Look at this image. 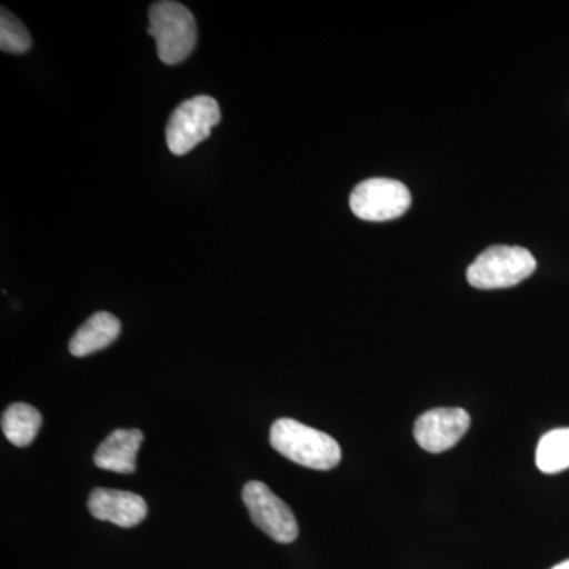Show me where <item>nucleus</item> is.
<instances>
[{
  "mask_svg": "<svg viewBox=\"0 0 569 569\" xmlns=\"http://www.w3.org/2000/svg\"><path fill=\"white\" fill-rule=\"evenodd\" d=\"M269 440L283 458L312 470H331L342 459V451L335 438L295 419L276 421Z\"/></svg>",
  "mask_w": 569,
  "mask_h": 569,
  "instance_id": "1",
  "label": "nucleus"
},
{
  "mask_svg": "<svg viewBox=\"0 0 569 569\" xmlns=\"http://www.w3.org/2000/svg\"><path fill=\"white\" fill-rule=\"evenodd\" d=\"M149 33L156 39L157 54L168 66L186 61L197 44V22L182 3H153L149 10Z\"/></svg>",
  "mask_w": 569,
  "mask_h": 569,
  "instance_id": "2",
  "label": "nucleus"
},
{
  "mask_svg": "<svg viewBox=\"0 0 569 569\" xmlns=\"http://www.w3.org/2000/svg\"><path fill=\"white\" fill-rule=\"evenodd\" d=\"M535 269L537 260L523 247L493 246L470 264L467 280L478 290H500L529 279Z\"/></svg>",
  "mask_w": 569,
  "mask_h": 569,
  "instance_id": "3",
  "label": "nucleus"
},
{
  "mask_svg": "<svg viewBox=\"0 0 569 569\" xmlns=\"http://www.w3.org/2000/svg\"><path fill=\"white\" fill-rule=\"evenodd\" d=\"M220 122V107L209 96H198L176 108L167 127L168 149L174 156H186L211 137L212 127Z\"/></svg>",
  "mask_w": 569,
  "mask_h": 569,
  "instance_id": "4",
  "label": "nucleus"
},
{
  "mask_svg": "<svg viewBox=\"0 0 569 569\" xmlns=\"http://www.w3.org/2000/svg\"><path fill=\"white\" fill-rule=\"evenodd\" d=\"M410 190L395 179L373 178L358 183L350 197V208L356 217L367 222H388L408 211Z\"/></svg>",
  "mask_w": 569,
  "mask_h": 569,
  "instance_id": "5",
  "label": "nucleus"
},
{
  "mask_svg": "<svg viewBox=\"0 0 569 569\" xmlns=\"http://www.w3.org/2000/svg\"><path fill=\"white\" fill-rule=\"evenodd\" d=\"M242 500L254 526L269 538L282 545H290L298 538L299 527L293 511L263 482H247Z\"/></svg>",
  "mask_w": 569,
  "mask_h": 569,
  "instance_id": "6",
  "label": "nucleus"
},
{
  "mask_svg": "<svg viewBox=\"0 0 569 569\" xmlns=\"http://www.w3.org/2000/svg\"><path fill=\"white\" fill-rule=\"evenodd\" d=\"M470 425V415L462 408H436L417 419L413 433L425 451L440 455L455 448L466 436Z\"/></svg>",
  "mask_w": 569,
  "mask_h": 569,
  "instance_id": "7",
  "label": "nucleus"
},
{
  "mask_svg": "<svg viewBox=\"0 0 569 569\" xmlns=\"http://www.w3.org/2000/svg\"><path fill=\"white\" fill-rule=\"evenodd\" d=\"M93 518L114 523L122 529L138 526L148 516V505L138 493L97 488L88 501Z\"/></svg>",
  "mask_w": 569,
  "mask_h": 569,
  "instance_id": "8",
  "label": "nucleus"
},
{
  "mask_svg": "<svg viewBox=\"0 0 569 569\" xmlns=\"http://www.w3.org/2000/svg\"><path fill=\"white\" fill-rule=\"evenodd\" d=\"M144 436L138 429H118L104 438L93 455V462L112 473L132 475L137 470V455Z\"/></svg>",
  "mask_w": 569,
  "mask_h": 569,
  "instance_id": "9",
  "label": "nucleus"
},
{
  "mask_svg": "<svg viewBox=\"0 0 569 569\" xmlns=\"http://www.w3.org/2000/svg\"><path fill=\"white\" fill-rule=\"evenodd\" d=\"M121 335V321L108 312H97L74 332L70 340V353L77 358L97 353L110 347Z\"/></svg>",
  "mask_w": 569,
  "mask_h": 569,
  "instance_id": "10",
  "label": "nucleus"
},
{
  "mask_svg": "<svg viewBox=\"0 0 569 569\" xmlns=\"http://www.w3.org/2000/svg\"><path fill=\"white\" fill-rule=\"evenodd\" d=\"M41 422L40 411L29 403H11L2 415V432L14 447L26 448L36 440Z\"/></svg>",
  "mask_w": 569,
  "mask_h": 569,
  "instance_id": "11",
  "label": "nucleus"
},
{
  "mask_svg": "<svg viewBox=\"0 0 569 569\" xmlns=\"http://www.w3.org/2000/svg\"><path fill=\"white\" fill-rule=\"evenodd\" d=\"M537 467L546 475H557L568 470L569 427L550 430L539 440Z\"/></svg>",
  "mask_w": 569,
  "mask_h": 569,
  "instance_id": "12",
  "label": "nucleus"
},
{
  "mask_svg": "<svg viewBox=\"0 0 569 569\" xmlns=\"http://www.w3.org/2000/svg\"><path fill=\"white\" fill-rule=\"evenodd\" d=\"M31 36L28 29L10 11L2 9L0 17V48L11 54H22L31 48Z\"/></svg>",
  "mask_w": 569,
  "mask_h": 569,
  "instance_id": "13",
  "label": "nucleus"
},
{
  "mask_svg": "<svg viewBox=\"0 0 569 569\" xmlns=\"http://www.w3.org/2000/svg\"><path fill=\"white\" fill-rule=\"evenodd\" d=\"M550 569H569V559L561 561V563L556 565V567L550 568Z\"/></svg>",
  "mask_w": 569,
  "mask_h": 569,
  "instance_id": "14",
  "label": "nucleus"
}]
</instances>
